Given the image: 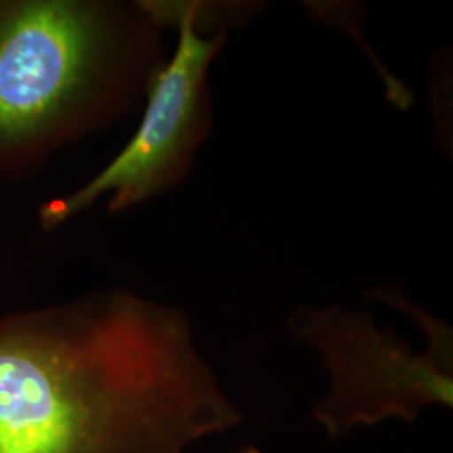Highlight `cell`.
Wrapping results in <instances>:
<instances>
[{
	"mask_svg": "<svg viewBox=\"0 0 453 453\" xmlns=\"http://www.w3.org/2000/svg\"><path fill=\"white\" fill-rule=\"evenodd\" d=\"M235 453H262L260 452V449L257 447H254V445H245L242 449H239Z\"/></svg>",
	"mask_w": 453,
	"mask_h": 453,
	"instance_id": "obj_5",
	"label": "cell"
},
{
	"mask_svg": "<svg viewBox=\"0 0 453 453\" xmlns=\"http://www.w3.org/2000/svg\"><path fill=\"white\" fill-rule=\"evenodd\" d=\"M242 420L179 309L111 289L0 319V453H183Z\"/></svg>",
	"mask_w": 453,
	"mask_h": 453,
	"instance_id": "obj_1",
	"label": "cell"
},
{
	"mask_svg": "<svg viewBox=\"0 0 453 453\" xmlns=\"http://www.w3.org/2000/svg\"><path fill=\"white\" fill-rule=\"evenodd\" d=\"M158 26H180L173 58L158 65L146 86L143 119L119 155L81 188L39 209L44 228H56L110 195V211H123L179 183L209 128L207 73L226 41V27L202 35L203 7L140 2Z\"/></svg>",
	"mask_w": 453,
	"mask_h": 453,
	"instance_id": "obj_4",
	"label": "cell"
},
{
	"mask_svg": "<svg viewBox=\"0 0 453 453\" xmlns=\"http://www.w3.org/2000/svg\"><path fill=\"white\" fill-rule=\"evenodd\" d=\"M426 349L415 353L366 312L297 309L289 329L308 342L331 376L327 393L312 408V420L333 440L388 420L413 423L432 406L453 408L452 331L437 319L417 316Z\"/></svg>",
	"mask_w": 453,
	"mask_h": 453,
	"instance_id": "obj_3",
	"label": "cell"
},
{
	"mask_svg": "<svg viewBox=\"0 0 453 453\" xmlns=\"http://www.w3.org/2000/svg\"><path fill=\"white\" fill-rule=\"evenodd\" d=\"M158 27L140 2L0 0V181L27 177L146 89Z\"/></svg>",
	"mask_w": 453,
	"mask_h": 453,
	"instance_id": "obj_2",
	"label": "cell"
}]
</instances>
